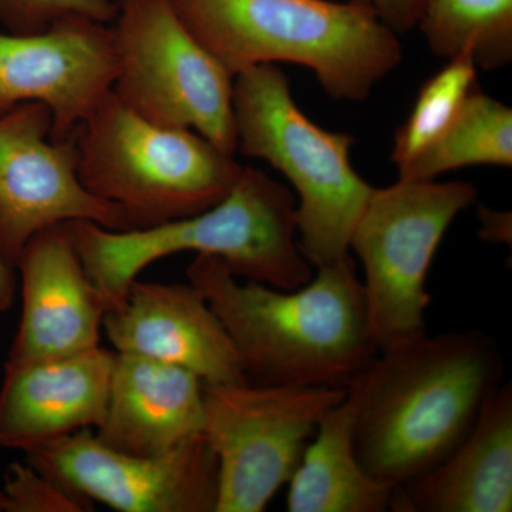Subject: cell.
<instances>
[{
	"mask_svg": "<svg viewBox=\"0 0 512 512\" xmlns=\"http://www.w3.org/2000/svg\"><path fill=\"white\" fill-rule=\"evenodd\" d=\"M504 370L495 340L477 330L377 353L346 387L357 460L392 490L429 473L467 436Z\"/></svg>",
	"mask_w": 512,
	"mask_h": 512,
	"instance_id": "6da1fadb",
	"label": "cell"
},
{
	"mask_svg": "<svg viewBox=\"0 0 512 512\" xmlns=\"http://www.w3.org/2000/svg\"><path fill=\"white\" fill-rule=\"evenodd\" d=\"M299 288L239 282L217 256L197 255L188 281L234 343L248 382L346 389L377 355L365 289L350 256Z\"/></svg>",
	"mask_w": 512,
	"mask_h": 512,
	"instance_id": "7a4b0ae2",
	"label": "cell"
},
{
	"mask_svg": "<svg viewBox=\"0 0 512 512\" xmlns=\"http://www.w3.org/2000/svg\"><path fill=\"white\" fill-rule=\"evenodd\" d=\"M67 227L109 308L148 265L180 252L217 256L237 278L286 291L313 275L299 247L295 195L252 167L242 168L224 200L191 217L131 231H111L92 221Z\"/></svg>",
	"mask_w": 512,
	"mask_h": 512,
	"instance_id": "3957f363",
	"label": "cell"
},
{
	"mask_svg": "<svg viewBox=\"0 0 512 512\" xmlns=\"http://www.w3.org/2000/svg\"><path fill=\"white\" fill-rule=\"evenodd\" d=\"M192 35L232 76L259 64L312 70L332 99L362 101L403 60L365 0H174Z\"/></svg>",
	"mask_w": 512,
	"mask_h": 512,
	"instance_id": "277c9868",
	"label": "cell"
},
{
	"mask_svg": "<svg viewBox=\"0 0 512 512\" xmlns=\"http://www.w3.org/2000/svg\"><path fill=\"white\" fill-rule=\"evenodd\" d=\"M73 140L83 187L116 205L131 229L214 207L244 168L197 131L151 123L113 92L77 127Z\"/></svg>",
	"mask_w": 512,
	"mask_h": 512,
	"instance_id": "5b68a950",
	"label": "cell"
},
{
	"mask_svg": "<svg viewBox=\"0 0 512 512\" xmlns=\"http://www.w3.org/2000/svg\"><path fill=\"white\" fill-rule=\"evenodd\" d=\"M237 151L268 161L296 192L299 247L312 268L350 256V237L375 187L350 163L355 138L313 123L276 64L234 77Z\"/></svg>",
	"mask_w": 512,
	"mask_h": 512,
	"instance_id": "8992f818",
	"label": "cell"
},
{
	"mask_svg": "<svg viewBox=\"0 0 512 512\" xmlns=\"http://www.w3.org/2000/svg\"><path fill=\"white\" fill-rule=\"evenodd\" d=\"M477 195L467 181L399 180L373 190L350 251L363 266L367 322L377 352L426 335L431 262L447 229Z\"/></svg>",
	"mask_w": 512,
	"mask_h": 512,
	"instance_id": "52a82bcc",
	"label": "cell"
},
{
	"mask_svg": "<svg viewBox=\"0 0 512 512\" xmlns=\"http://www.w3.org/2000/svg\"><path fill=\"white\" fill-rule=\"evenodd\" d=\"M111 26V92L143 119L197 131L235 156L234 76L192 35L174 0H121Z\"/></svg>",
	"mask_w": 512,
	"mask_h": 512,
	"instance_id": "ba28073f",
	"label": "cell"
},
{
	"mask_svg": "<svg viewBox=\"0 0 512 512\" xmlns=\"http://www.w3.org/2000/svg\"><path fill=\"white\" fill-rule=\"evenodd\" d=\"M346 389L204 383V430L218 461L215 512H262L289 483L323 414Z\"/></svg>",
	"mask_w": 512,
	"mask_h": 512,
	"instance_id": "9c48e42d",
	"label": "cell"
},
{
	"mask_svg": "<svg viewBox=\"0 0 512 512\" xmlns=\"http://www.w3.org/2000/svg\"><path fill=\"white\" fill-rule=\"evenodd\" d=\"M52 128V113L40 103L0 114V252L15 269L30 239L55 225L92 221L131 231L116 205L83 187L73 137L55 141Z\"/></svg>",
	"mask_w": 512,
	"mask_h": 512,
	"instance_id": "30bf717a",
	"label": "cell"
},
{
	"mask_svg": "<svg viewBox=\"0 0 512 512\" xmlns=\"http://www.w3.org/2000/svg\"><path fill=\"white\" fill-rule=\"evenodd\" d=\"M26 461L77 497L114 511L217 508V456L202 434L171 453L143 457L111 450L84 429L30 451Z\"/></svg>",
	"mask_w": 512,
	"mask_h": 512,
	"instance_id": "8fae6325",
	"label": "cell"
},
{
	"mask_svg": "<svg viewBox=\"0 0 512 512\" xmlns=\"http://www.w3.org/2000/svg\"><path fill=\"white\" fill-rule=\"evenodd\" d=\"M116 72L111 23L67 18L36 35L0 28V114L43 104L52 113L55 141L73 137L111 93Z\"/></svg>",
	"mask_w": 512,
	"mask_h": 512,
	"instance_id": "7c38bea8",
	"label": "cell"
},
{
	"mask_svg": "<svg viewBox=\"0 0 512 512\" xmlns=\"http://www.w3.org/2000/svg\"><path fill=\"white\" fill-rule=\"evenodd\" d=\"M114 352L190 370L207 384L248 382L227 330L194 285L136 279L103 320Z\"/></svg>",
	"mask_w": 512,
	"mask_h": 512,
	"instance_id": "4fadbf2b",
	"label": "cell"
},
{
	"mask_svg": "<svg viewBox=\"0 0 512 512\" xmlns=\"http://www.w3.org/2000/svg\"><path fill=\"white\" fill-rule=\"evenodd\" d=\"M16 271L22 316L8 362L76 355L100 346L109 302L87 275L67 222L30 239Z\"/></svg>",
	"mask_w": 512,
	"mask_h": 512,
	"instance_id": "5bb4252c",
	"label": "cell"
},
{
	"mask_svg": "<svg viewBox=\"0 0 512 512\" xmlns=\"http://www.w3.org/2000/svg\"><path fill=\"white\" fill-rule=\"evenodd\" d=\"M116 352L6 362L0 387V447L26 454L84 429L96 430L109 403Z\"/></svg>",
	"mask_w": 512,
	"mask_h": 512,
	"instance_id": "9a60e30c",
	"label": "cell"
},
{
	"mask_svg": "<svg viewBox=\"0 0 512 512\" xmlns=\"http://www.w3.org/2000/svg\"><path fill=\"white\" fill-rule=\"evenodd\" d=\"M204 430V382L180 366L117 353L109 403L94 436L133 456L171 453Z\"/></svg>",
	"mask_w": 512,
	"mask_h": 512,
	"instance_id": "2e32d148",
	"label": "cell"
},
{
	"mask_svg": "<svg viewBox=\"0 0 512 512\" xmlns=\"http://www.w3.org/2000/svg\"><path fill=\"white\" fill-rule=\"evenodd\" d=\"M512 510V384L485 400L476 423L446 460L394 488V512H510Z\"/></svg>",
	"mask_w": 512,
	"mask_h": 512,
	"instance_id": "e0dca14e",
	"label": "cell"
},
{
	"mask_svg": "<svg viewBox=\"0 0 512 512\" xmlns=\"http://www.w3.org/2000/svg\"><path fill=\"white\" fill-rule=\"evenodd\" d=\"M288 484L289 512L390 510L392 488L370 477L357 460L348 397L323 414Z\"/></svg>",
	"mask_w": 512,
	"mask_h": 512,
	"instance_id": "ac0fdd59",
	"label": "cell"
},
{
	"mask_svg": "<svg viewBox=\"0 0 512 512\" xmlns=\"http://www.w3.org/2000/svg\"><path fill=\"white\" fill-rule=\"evenodd\" d=\"M417 28L434 55H470L480 69L512 60V0H423Z\"/></svg>",
	"mask_w": 512,
	"mask_h": 512,
	"instance_id": "d6986e66",
	"label": "cell"
},
{
	"mask_svg": "<svg viewBox=\"0 0 512 512\" xmlns=\"http://www.w3.org/2000/svg\"><path fill=\"white\" fill-rule=\"evenodd\" d=\"M473 165H512V110L477 87L447 133L414 161L399 180H437Z\"/></svg>",
	"mask_w": 512,
	"mask_h": 512,
	"instance_id": "ffe728a7",
	"label": "cell"
},
{
	"mask_svg": "<svg viewBox=\"0 0 512 512\" xmlns=\"http://www.w3.org/2000/svg\"><path fill=\"white\" fill-rule=\"evenodd\" d=\"M477 64L470 55L447 60L421 87L413 110L394 136L392 161L399 174L429 151L456 121L477 89Z\"/></svg>",
	"mask_w": 512,
	"mask_h": 512,
	"instance_id": "44dd1931",
	"label": "cell"
},
{
	"mask_svg": "<svg viewBox=\"0 0 512 512\" xmlns=\"http://www.w3.org/2000/svg\"><path fill=\"white\" fill-rule=\"evenodd\" d=\"M116 15L117 5L107 0H0V28L15 35L46 32L67 18L113 23Z\"/></svg>",
	"mask_w": 512,
	"mask_h": 512,
	"instance_id": "7402d4cb",
	"label": "cell"
},
{
	"mask_svg": "<svg viewBox=\"0 0 512 512\" xmlns=\"http://www.w3.org/2000/svg\"><path fill=\"white\" fill-rule=\"evenodd\" d=\"M8 512H86L93 504L77 497L53 478L25 463L10 464L5 474Z\"/></svg>",
	"mask_w": 512,
	"mask_h": 512,
	"instance_id": "603a6c76",
	"label": "cell"
},
{
	"mask_svg": "<svg viewBox=\"0 0 512 512\" xmlns=\"http://www.w3.org/2000/svg\"><path fill=\"white\" fill-rule=\"evenodd\" d=\"M376 10L379 18L396 33L417 28L423 0H365Z\"/></svg>",
	"mask_w": 512,
	"mask_h": 512,
	"instance_id": "cb8c5ba5",
	"label": "cell"
},
{
	"mask_svg": "<svg viewBox=\"0 0 512 512\" xmlns=\"http://www.w3.org/2000/svg\"><path fill=\"white\" fill-rule=\"evenodd\" d=\"M480 237L493 244H511L510 212L493 211L488 208L480 210Z\"/></svg>",
	"mask_w": 512,
	"mask_h": 512,
	"instance_id": "d4e9b609",
	"label": "cell"
},
{
	"mask_svg": "<svg viewBox=\"0 0 512 512\" xmlns=\"http://www.w3.org/2000/svg\"><path fill=\"white\" fill-rule=\"evenodd\" d=\"M18 293V276L16 269L8 264L0 252V313L8 312L15 303Z\"/></svg>",
	"mask_w": 512,
	"mask_h": 512,
	"instance_id": "484cf974",
	"label": "cell"
},
{
	"mask_svg": "<svg viewBox=\"0 0 512 512\" xmlns=\"http://www.w3.org/2000/svg\"><path fill=\"white\" fill-rule=\"evenodd\" d=\"M9 511V503L6 500L5 494L0 491V512H8Z\"/></svg>",
	"mask_w": 512,
	"mask_h": 512,
	"instance_id": "4316f807",
	"label": "cell"
},
{
	"mask_svg": "<svg viewBox=\"0 0 512 512\" xmlns=\"http://www.w3.org/2000/svg\"><path fill=\"white\" fill-rule=\"evenodd\" d=\"M107 2L114 3V5H117V3L121 2V0H107Z\"/></svg>",
	"mask_w": 512,
	"mask_h": 512,
	"instance_id": "83f0119b",
	"label": "cell"
}]
</instances>
